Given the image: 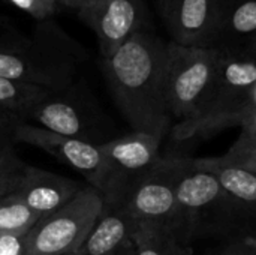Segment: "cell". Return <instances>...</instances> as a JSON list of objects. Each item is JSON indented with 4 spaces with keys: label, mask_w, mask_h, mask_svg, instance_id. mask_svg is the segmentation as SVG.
Instances as JSON below:
<instances>
[{
    "label": "cell",
    "mask_w": 256,
    "mask_h": 255,
    "mask_svg": "<svg viewBox=\"0 0 256 255\" xmlns=\"http://www.w3.org/2000/svg\"><path fill=\"white\" fill-rule=\"evenodd\" d=\"M26 123L92 144L112 140L108 137L112 128L110 119L81 83L52 92L30 111Z\"/></svg>",
    "instance_id": "cell-7"
},
{
    "label": "cell",
    "mask_w": 256,
    "mask_h": 255,
    "mask_svg": "<svg viewBox=\"0 0 256 255\" xmlns=\"http://www.w3.org/2000/svg\"><path fill=\"white\" fill-rule=\"evenodd\" d=\"M256 50L219 48L212 86L195 116L182 131L172 134L178 141L207 137L230 126H238L255 110Z\"/></svg>",
    "instance_id": "cell-2"
},
{
    "label": "cell",
    "mask_w": 256,
    "mask_h": 255,
    "mask_svg": "<svg viewBox=\"0 0 256 255\" xmlns=\"http://www.w3.org/2000/svg\"><path fill=\"white\" fill-rule=\"evenodd\" d=\"M118 252H120V251H117V252H111V254H106V255H118Z\"/></svg>",
    "instance_id": "cell-28"
},
{
    "label": "cell",
    "mask_w": 256,
    "mask_h": 255,
    "mask_svg": "<svg viewBox=\"0 0 256 255\" xmlns=\"http://www.w3.org/2000/svg\"><path fill=\"white\" fill-rule=\"evenodd\" d=\"M224 0H158L171 41L184 47H216Z\"/></svg>",
    "instance_id": "cell-12"
},
{
    "label": "cell",
    "mask_w": 256,
    "mask_h": 255,
    "mask_svg": "<svg viewBox=\"0 0 256 255\" xmlns=\"http://www.w3.org/2000/svg\"><path fill=\"white\" fill-rule=\"evenodd\" d=\"M27 167L6 141L0 140V173H22Z\"/></svg>",
    "instance_id": "cell-22"
},
{
    "label": "cell",
    "mask_w": 256,
    "mask_h": 255,
    "mask_svg": "<svg viewBox=\"0 0 256 255\" xmlns=\"http://www.w3.org/2000/svg\"><path fill=\"white\" fill-rule=\"evenodd\" d=\"M82 48L52 23L36 29L32 39L0 47V77L51 90L76 83Z\"/></svg>",
    "instance_id": "cell-3"
},
{
    "label": "cell",
    "mask_w": 256,
    "mask_h": 255,
    "mask_svg": "<svg viewBox=\"0 0 256 255\" xmlns=\"http://www.w3.org/2000/svg\"><path fill=\"white\" fill-rule=\"evenodd\" d=\"M138 228L136 219L123 203L104 204V210L80 252L84 255L117 252L124 243L132 240V236Z\"/></svg>",
    "instance_id": "cell-14"
},
{
    "label": "cell",
    "mask_w": 256,
    "mask_h": 255,
    "mask_svg": "<svg viewBox=\"0 0 256 255\" xmlns=\"http://www.w3.org/2000/svg\"><path fill=\"white\" fill-rule=\"evenodd\" d=\"M12 137L16 141L36 147L74 168L82 174L87 185L96 188L100 194L105 191L110 167L102 144L69 138L33 123H14Z\"/></svg>",
    "instance_id": "cell-9"
},
{
    "label": "cell",
    "mask_w": 256,
    "mask_h": 255,
    "mask_svg": "<svg viewBox=\"0 0 256 255\" xmlns=\"http://www.w3.org/2000/svg\"><path fill=\"white\" fill-rule=\"evenodd\" d=\"M180 239L188 243L201 234L231 233L255 228L250 218L231 198L219 179L200 167L194 158L183 156L177 182Z\"/></svg>",
    "instance_id": "cell-4"
},
{
    "label": "cell",
    "mask_w": 256,
    "mask_h": 255,
    "mask_svg": "<svg viewBox=\"0 0 256 255\" xmlns=\"http://www.w3.org/2000/svg\"><path fill=\"white\" fill-rule=\"evenodd\" d=\"M60 5H63V6H66V8H69V9H75L76 12L80 11V9H82L84 6H87L88 3H92L93 0H57Z\"/></svg>",
    "instance_id": "cell-26"
},
{
    "label": "cell",
    "mask_w": 256,
    "mask_h": 255,
    "mask_svg": "<svg viewBox=\"0 0 256 255\" xmlns=\"http://www.w3.org/2000/svg\"><path fill=\"white\" fill-rule=\"evenodd\" d=\"M195 162L212 171L231 198L250 218L256 230V168L237 165L218 158H194Z\"/></svg>",
    "instance_id": "cell-16"
},
{
    "label": "cell",
    "mask_w": 256,
    "mask_h": 255,
    "mask_svg": "<svg viewBox=\"0 0 256 255\" xmlns=\"http://www.w3.org/2000/svg\"><path fill=\"white\" fill-rule=\"evenodd\" d=\"M22 173H0V198L20 189Z\"/></svg>",
    "instance_id": "cell-25"
},
{
    "label": "cell",
    "mask_w": 256,
    "mask_h": 255,
    "mask_svg": "<svg viewBox=\"0 0 256 255\" xmlns=\"http://www.w3.org/2000/svg\"><path fill=\"white\" fill-rule=\"evenodd\" d=\"M0 255H24V236H0Z\"/></svg>",
    "instance_id": "cell-24"
},
{
    "label": "cell",
    "mask_w": 256,
    "mask_h": 255,
    "mask_svg": "<svg viewBox=\"0 0 256 255\" xmlns=\"http://www.w3.org/2000/svg\"><path fill=\"white\" fill-rule=\"evenodd\" d=\"M160 143L154 135L132 131L102 144L110 167L108 183L102 192L104 204L122 203L128 188L162 159Z\"/></svg>",
    "instance_id": "cell-10"
},
{
    "label": "cell",
    "mask_w": 256,
    "mask_h": 255,
    "mask_svg": "<svg viewBox=\"0 0 256 255\" xmlns=\"http://www.w3.org/2000/svg\"><path fill=\"white\" fill-rule=\"evenodd\" d=\"M135 255H194L188 243L182 242L174 233L141 225L132 236Z\"/></svg>",
    "instance_id": "cell-18"
},
{
    "label": "cell",
    "mask_w": 256,
    "mask_h": 255,
    "mask_svg": "<svg viewBox=\"0 0 256 255\" xmlns=\"http://www.w3.org/2000/svg\"><path fill=\"white\" fill-rule=\"evenodd\" d=\"M12 5L20 8L21 11L27 12L36 21L44 23L52 17L57 9V0H9Z\"/></svg>",
    "instance_id": "cell-21"
},
{
    "label": "cell",
    "mask_w": 256,
    "mask_h": 255,
    "mask_svg": "<svg viewBox=\"0 0 256 255\" xmlns=\"http://www.w3.org/2000/svg\"><path fill=\"white\" fill-rule=\"evenodd\" d=\"M183 156L162 159L126 191L123 204L138 225L168 230L180 239V213L177 204V182ZM182 240V239H180Z\"/></svg>",
    "instance_id": "cell-8"
},
{
    "label": "cell",
    "mask_w": 256,
    "mask_h": 255,
    "mask_svg": "<svg viewBox=\"0 0 256 255\" xmlns=\"http://www.w3.org/2000/svg\"><path fill=\"white\" fill-rule=\"evenodd\" d=\"M220 255H256V236L240 234L236 236Z\"/></svg>",
    "instance_id": "cell-23"
},
{
    "label": "cell",
    "mask_w": 256,
    "mask_h": 255,
    "mask_svg": "<svg viewBox=\"0 0 256 255\" xmlns=\"http://www.w3.org/2000/svg\"><path fill=\"white\" fill-rule=\"evenodd\" d=\"M40 218L16 192L0 198V236H26Z\"/></svg>",
    "instance_id": "cell-19"
},
{
    "label": "cell",
    "mask_w": 256,
    "mask_h": 255,
    "mask_svg": "<svg viewBox=\"0 0 256 255\" xmlns=\"http://www.w3.org/2000/svg\"><path fill=\"white\" fill-rule=\"evenodd\" d=\"M219 48L184 47L172 41L166 48L165 90L172 117V134L196 116L216 72Z\"/></svg>",
    "instance_id": "cell-5"
},
{
    "label": "cell",
    "mask_w": 256,
    "mask_h": 255,
    "mask_svg": "<svg viewBox=\"0 0 256 255\" xmlns=\"http://www.w3.org/2000/svg\"><path fill=\"white\" fill-rule=\"evenodd\" d=\"M78 17L96 35L100 59L110 57L132 36L153 30L146 0H93Z\"/></svg>",
    "instance_id": "cell-11"
},
{
    "label": "cell",
    "mask_w": 256,
    "mask_h": 255,
    "mask_svg": "<svg viewBox=\"0 0 256 255\" xmlns=\"http://www.w3.org/2000/svg\"><path fill=\"white\" fill-rule=\"evenodd\" d=\"M238 126L242 129L238 138L231 149L219 158L225 162L256 168V110L249 113Z\"/></svg>",
    "instance_id": "cell-20"
},
{
    "label": "cell",
    "mask_w": 256,
    "mask_h": 255,
    "mask_svg": "<svg viewBox=\"0 0 256 255\" xmlns=\"http://www.w3.org/2000/svg\"><path fill=\"white\" fill-rule=\"evenodd\" d=\"M104 210L102 194L86 185L84 189L56 212L42 216L24 236V255H72L92 233Z\"/></svg>",
    "instance_id": "cell-6"
},
{
    "label": "cell",
    "mask_w": 256,
    "mask_h": 255,
    "mask_svg": "<svg viewBox=\"0 0 256 255\" xmlns=\"http://www.w3.org/2000/svg\"><path fill=\"white\" fill-rule=\"evenodd\" d=\"M86 185L64 176L27 165L16 194L38 215L45 216L75 198Z\"/></svg>",
    "instance_id": "cell-13"
},
{
    "label": "cell",
    "mask_w": 256,
    "mask_h": 255,
    "mask_svg": "<svg viewBox=\"0 0 256 255\" xmlns=\"http://www.w3.org/2000/svg\"><path fill=\"white\" fill-rule=\"evenodd\" d=\"M252 234H254V236H256V230H255V233H252Z\"/></svg>",
    "instance_id": "cell-30"
},
{
    "label": "cell",
    "mask_w": 256,
    "mask_h": 255,
    "mask_svg": "<svg viewBox=\"0 0 256 255\" xmlns=\"http://www.w3.org/2000/svg\"><path fill=\"white\" fill-rule=\"evenodd\" d=\"M52 92L56 90L0 77V114L8 116L12 125L26 123L30 111Z\"/></svg>",
    "instance_id": "cell-17"
},
{
    "label": "cell",
    "mask_w": 256,
    "mask_h": 255,
    "mask_svg": "<svg viewBox=\"0 0 256 255\" xmlns=\"http://www.w3.org/2000/svg\"><path fill=\"white\" fill-rule=\"evenodd\" d=\"M118 255H135V246H134L132 240H129L128 243H124V245L120 248Z\"/></svg>",
    "instance_id": "cell-27"
},
{
    "label": "cell",
    "mask_w": 256,
    "mask_h": 255,
    "mask_svg": "<svg viewBox=\"0 0 256 255\" xmlns=\"http://www.w3.org/2000/svg\"><path fill=\"white\" fill-rule=\"evenodd\" d=\"M72 255H81V252H76V254H72Z\"/></svg>",
    "instance_id": "cell-29"
},
{
    "label": "cell",
    "mask_w": 256,
    "mask_h": 255,
    "mask_svg": "<svg viewBox=\"0 0 256 255\" xmlns=\"http://www.w3.org/2000/svg\"><path fill=\"white\" fill-rule=\"evenodd\" d=\"M214 48L256 50V0H224Z\"/></svg>",
    "instance_id": "cell-15"
},
{
    "label": "cell",
    "mask_w": 256,
    "mask_h": 255,
    "mask_svg": "<svg viewBox=\"0 0 256 255\" xmlns=\"http://www.w3.org/2000/svg\"><path fill=\"white\" fill-rule=\"evenodd\" d=\"M166 48L168 41L148 30L136 33L110 57L100 59L111 96L132 131L160 140L174 125L165 90Z\"/></svg>",
    "instance_id": "cell-1"
}]
</instances>
